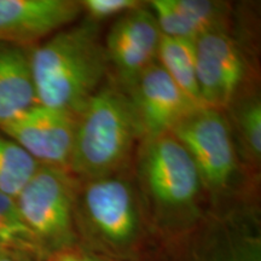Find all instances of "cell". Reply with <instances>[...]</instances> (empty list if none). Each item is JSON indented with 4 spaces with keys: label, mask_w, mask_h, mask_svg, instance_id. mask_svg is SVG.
I'll use <instances>...</instances> for the list:
<instances>
[{
    "label": "cell",
    "mask_w": 261,
    "mask_h": 261,
    "mask_svg": "<svg viewBox=\"0 0 261 261\" xmlns=\"http://www.w3.org/2000/svg\"><path fill=\"white\" fill-rule=\"evenodd\" d=\"M38 104L77 116L102 87L109 61L92 21L61 29L29 50Z\"/></svg>",
    "instance_id": "1"
},
{
    "label": "cell",
    "mask_w": 261,
    "mask_h": 261,
    "mask_svg": "<svg viewBox=\"0 0 261 261\" xmlns=\"http://www.w3.org/2000/svg\"><path fill=\"white\" fill-rule=\"evenodd\" d=\"M128 90L140 133L145 139L171 133L182 119L201 108L179 89L159 63L149 67Z\"/></svg>",
    "instance_id": "9"
},
{
    "label": "cell",
    "mask_w": 261,
    "mask_h": 261,
    "mask_svg": "<svg viewBox=\"0 0 261 261\" xmlns=\"http://www.w3.org/2000/svg\"><path fill=\"white\" fill-rule=\"evenodd\" d=\"M77 189L69 171L40 165L15 198L45 256L70 248Z\"/></svg>",
    "instance_id": "3"
},
{
    "label": "cell",
    "mask_w": 261,
    "mask_h": 261,
    "mask_svg": "<svg viewBox=\"0 0 261 261\" xmlns=\"http://www.w3.org/2000/svg\"><path fill=\"white\" fill-rule=\"evenodd\" d=\"M139 136L129 98L116 87H100L76 116L69 172L85 180L117 173Z\"/></svg>",
    "instance_id": "2"
},
{
    "label": "cell",
    "mask_w": 261,
    "mask_h": 261,
    "mask_svg": "<svg viewBox=\"0 0 261 261\" xmlns=\"http://www.w3.org/2000/svg\"><path fill=\"white\" fill-rule=\"evenodd\" d=\"M76 198L90 226L104 242L114 247L135 242L140 230L138 200L121 174L86 180Z\"/></svg>",
    "instance_id": "6"
},
{
    "label": "cell",
    "mask_w": 261,
    "mask_h": 261,
    "mask_svg": "<svg viewBox=\"0 0 261 261\" xmlns=\"http://www.w3.org/2000/svg\"><path fill=\"white\" fill-rule=\"evenodd\" d=\"M195 54L201 106L223 112L232 102L242 83V54L225 31L208 32L198 37Z\"/></svg>",
    "instance_id": "8"
},
{
    "label": "cell",
    "mask_w": 261,
    "mask_h": 261,
    "mask_svg": "<svg viewBox=\"0 0 261 261\" xmlns=\"http://www.w3.org/2000/svg\"><path fill=\"white\" fill-rule=\"evenodd\" d=\"M0 261H41L28 254L0 246Z\"/></svg>",
    "instance_id": "19"
},
{
    "label": "cell",
    "mask_w": 261,
    "mask_h": 261,
    "mask_svg": "<svg viewBox=\"0 0 261 261\" xmlns=\"http://www.w3.org/2000/svg\"><path fill=\"white\" fill-rule=\"evenodd\" d=\"M40 165L17 143L0 135V192L16 198Z\"/></svg>",
    "instance_id": "14"
},
{
    "label": "cell",
    "mask_w": 261,
    "mask_h": 261,
    "mask_svg": "<svg viewBox=\"0 0 261 261\" xmlns=\"http://www.w3.org/2000/svg\"><path fill=\"white\" fill-rule=\"evenodd\" d=\"M171 133L194 160L204 187L227 188L237 171V158L230 123L221 110L197 108Z\"/></svg>",
    "instance_id": "5"
},
{
    "label": "cell",
    "mask_w": 261,
    "mask_h": 261,
    "mask_svg": "<svg viewBox=\"0 0 261 261\" xmlns=\"http://www.w3.org/2000/svg\"><path fill=\"white\" fill-rule=\"evenodd\" d=\"M76 116L35 104L0 130L22 146L39 165L69 171Z\"/></svg>",
    "instance_id": "7"
},
{
    "label": "cell",
    "mask_w": 261,
    "mask_h": 261,
    "mask_svg": "<svg viewBox=\"0 0 261 261\" xmlns=\"http://www.w3.org/2000/svg\"><path fill=\"white\" fill-rule=\"evenodd\" d=\"M80 5L91 21H103L114 16H121L142 6L136 0H84L80 2Z\"/></svg>",
    "instance_id": "17"
},
{
    "label": "cell",
    "mask_w": 261,
    "mask_h": 261,
    "mask_svg": "<svg viewBox=\"0 0 261 261\" xmlns=\"http://www.w3.org/2000/svg\"><path fill=\"white\" fill-rule=\"evenodd\" d=\"M138 172L146 194L167 211L192 207L203 187L194 160L172 133L145 139Z\"/></svg>",
    "instance_id": "4"
},
{
    "label": "cell",
    "mask_w": 261,
    "mask_h": 261,
    "mask_svg": "<svg viewBox=\"0 0 261 261\" xmlns=\"http://www.w3.org/2000/svg\"><path fill=\"white\" fill-rule=\"evenodd\" d=\"M47 261H100L97 256L92 254L83 252L79 249H73V248H67V249L61 250L54 255L48 257Z\"/></svg>",
    "instance_id": "18"
},
{
    "label": "cell",
    "mask_w": 261,
    "mask_h": 261,
    "mask_svg": "<svg viewBox=\"0 0 261 261\" xmlns=\"http://www.w3.org/2000/svg\"><path fill=\"white\" fill-rule=\"evenodd\" d=\"M80 12V2L71 0H0V45L37 44L75 21Z\"/></svg>",
    "instance_id": "11"
},
{
    "label": "cell",
    "mask_w": 261,
    "mask_h": 261,
    "mask_svg": "<svg viewBox=\"0 0 261 261\" xmlns=\"http://www.w3.org/2000/svg\"><path fill=\"white\" fill-rule=\"evenodd\" d=\"M0 246L42 260L45 256L37 238L22 218L16 200L0 192Z\"/></svg>",
    "instance_id": "15"
},
{
    "label": "cell",
    "mask_w": 261,
    "mask_h": 261,
    "mask_svg": "<svg viewBox=\"0 0 261 261\" xmlns=\"http://www.w3.org/2000/svg\"><path fill=\"white\" fill-rule=\"evenodd\" d=\"M35 104L29 50L0 45V128Z\"/></svg>",
    "instance_id": "12"
},
{
    "label": "cell",
    "mask_w": 261,
    "mask_h": 261,
    "mask_svg": "<svg viewBox=\"0 0 261 261\" xmlns=\"http://www.w3.org/2000/svg\"><path fill=\"white\" fill-rule=\"evenodd\" d=\"M238 130L248 154L255 161L261 158V103L253 99L244 103L237 116Z\"/></svg>",
    "instance_id": "16"
},
{
    "label": "cell",
    "mask_w": 261,
    "mask_h": 261,
    "mask_svg": "<svg viewBox=\"0 0 261 261\" xmlns=\"http://www.w3.org/2000/svg\"><path fill=\"white\" fill-rule=\"evenodd\" d=\"M158 63L182 92L197 106L202 107L196 79L195 41L162 35Z\"/></svg>",
    "instance_id": "13"
},
{
    "label": "cell",
    "mask_w": 261,
    "mask_h": 261,
    "mask_svg": "<svg viewBox=\"0 0 261 261\" xmlns=\"http://www.w3.org/2000/svg\"><path fill=\"white\" fill-rule=\"evenodd\" d=\"M161 39L154 14L143 6L120 16L110 28L104 45L108 61L127 89L149 67L158 63Z\"/></svg>",
    "instance_id": "10"
}]
</instances>
